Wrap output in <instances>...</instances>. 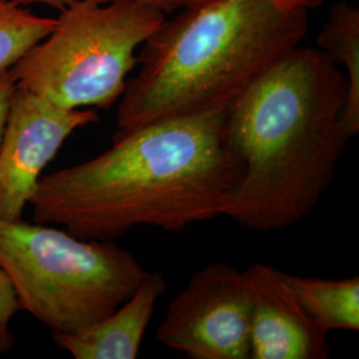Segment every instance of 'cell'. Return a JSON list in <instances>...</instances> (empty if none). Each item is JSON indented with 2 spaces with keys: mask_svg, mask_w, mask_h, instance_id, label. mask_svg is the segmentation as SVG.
<instances>
[{
  "mask_svg": "<svg viewBox=\"0 0 359 359\" xmlns=\"http://www.w3.org/2000/svg\"><path fill=\"white\" fill-rule=\"evenodd\" d=\"M226 109L158 120L114 135L95 158L39 181L34 219L84 240H115L135 226L181 231L225 215L241 175Z\"/></svg>",
  "mask_w": 359,
  "mask_h": 359,
  "instance_id": "obj_1",
  "label": "cell"
},
{
  "mask_svg": "<svg viewBox=\"0 0 359 359\" xmlns=\"http://www.w3.org/2000/svg\"><path fill=\"white\" fill-rule=\"evenodd\" d=\"M347 88L326 52L297 46L226 108L241 175L224 217L271 231L314 210L353 137L345 124Z\"/></svg>",
  "mask_w": 359,
  "mask_h": 359,
  "instance_id": "obj_2",
  "label": "cell"
},
{
  "mask_svg": "<svg viewBox=\"0 0 359 359\" xmlns=\"http://www.w3.org/2000/svg\"><path fill=\"white\" fill-rule=\"evenodd\" d=\"M309 11L285 0H194L142 44L120 97L116 133L225 111L308 32Z\"/></svg>",
  "mask_w": 359,
  "mask_h": 359,
  "instance_id": "obj_3",
  "label": "cell"
},
{
  "mask_svg": "<svg viewBox=\"0 0 359 359\" xmlns=\"http://www.w3.org/2000/svg\"><path fill=\"white\" fill-rule=\"evenodd\" d=\"M0 266L20 309L53 334L76 333L103 320L148 273L114 240H84L23 219H0Z\"/></svg>",
  "mask_w": 359,
  "mask_h": 359,
  "instance_id": "obj_4",
  "label": "cell"
},
{
  "mask_svg": "<svg viewBox=\"0 0 359 359\" xmlns=\"http://www.w3.org/2000/svg\"><path fill=\"white\" fill-rule=\"evenodd\" d=\"M165 20L140 0H74L57 25L10 68L16 87L67 109H108L123 96L137 48Z\"/></svg>",
  "mask_w": 359,
  "mask_h": 359,
  "instance_id": "obj_5",
  "label": "cell"
},
{
  "mask_svg": "<svg viewBox=\"0 0 359 359\" xmlns=\"http://www.w3.org/2000/svg\"><path fill=\"white\" fill-rule=\"evenodd\" d=\"M161 345L192 359H249L244 273L215 262L193 273L157 327Z\"/></svg>",
  "mask_w": 359,
  "mask_h": 359,
  "instance_id": "obj_6",
  "label": "cell"
},
{
  "mask_svg": "<svg viewBox=\"0 0 359 359\" xmlns=\"http://www.w3.org/2000/svg\"><path fill=\"white\" fill-rule=\"evenodd\" d=\"M97 120L95 109H67L15 87L0 142V219H22L65 140Z\"/></svg>",
  "mask_w": 359,
  "mask_h": 359,
  "instance_id": "obj_7",
  "label": "cell"
},
{
  "mask_svg": "<svg viewBox=\"0 0 359 359\" xmlns=\"http://www.w3.org/2000/svg\"><path fill=\"white\" fill-rule=\"evenodd\" d=\"M244 273L249 302V359H326L327 333L314 321L286 280L271 265Z\"/></svg>",
  "mask_w": 359,
  "mask_h": 359,
  "instance_id": "obj_8",
  "label": "cell"
},
{
  "mask_svg": "<svg viewBox=\"0 0 359 359\" xmlns=\"http://www.w3.org/2000/svg\"><path fill=\"white\" fill-rule=\"evenodd\" d=\"M167 281L158 271L147 273L140 286L115 311L76 333L53 334L57 346L75 359H135Z\"/></svg>",
  "mask_w": 359,
  "mask_h": 359,
  "instance_id": "obj_9",
  "label": "cell"
},
{
  "mask_svg": "<svg viewBox=\"0 0 359 359\" xmlns=\"http://www.w3.org/2000/svg\"><path fill=\"white\" fill-rule=\"evenodd\" d=\"M285 274L302 306L325 333L358 332V276L345 280H323Z\"/></svg>",
  "mask_w": 359,
  "mask_h": 359,
  "instance_id": "obj_10",
  "label": "cell"
},
{
  "mask_svg": "<svg viewBox=\"0 0 359 359\" xmlns=\"http://www.w3.org/2000/svg\"><path fill=\"white\" fill-rule=\"evenodd\" d=\"M317 43L334 62L346 68L345 124L351 136L359 132V8L345 1L332 7Z\"/></svg>",
  "mask_w": 359,
  "mask_h": 359,
  "instance_id": "obj_11",
  "label": "cell"
},
{
  "mask_svg": "<svg viewBox=\"0 0 359 359\" xmlns=\"http://www.w3.org/2000/svg\"><path fill=\"white\" fill-rule=\"evenodd\" d=\"M56 25L57 19L34 15L15 0H0V72L16 65Z\"/></svg>",
  "mask_w": 359,
  "mask_h": 359,
  "instance_id": "obj_12",
  "label": "cell"
},
{
  "mask_svg": "<svg viewBox=\"0 0 359 359\" xmlns=\"http://www.w3.org/2000/svg\"><path fill=\"white\" fill-rule=\"evenodd\" d=\"M20 310L13 283L6 270L0 266V354H8L15 346L11 321Z\"/></svg>",
  "mask_w": 359,
  "mask_h": 359,
  "instance_id": "obj_13",
  "label": "cell"
},
{
  "mask_svg": "<svg viewBox=\"0 0 359 359\" xmlns=\"http://www.w3.org/2000/svg\"><path fill=\"white\" fill-rule=\"evenodd\" d=\"M15 81L10 74V69L1 71L0 72V142L3 137V132L6 127L7 121V115L10 109V103L13 97V90H15Z\"/></svg>",
  "mask_w": 359,
  "mask_h": 359,
  "instance_id": "obj_14",
  "label": "cell"
},
{
  "mask_svg": "<svg viewBox=\"0 0 359 359\" xmlns=\"http://www.w3.org/2000/svg\"><path fill=\"white\" fill-rule=\"evenodd\" d=\"M99 3H108L112 0H96ZM140 1H145L148 4H152L154 7H157L158 10H161L163 13H173L181 10L187 6H189L194 0H140Z\"/></svg>",
  "mask_w": 359,
  "mask_h": 359,
  "instance_id": "obj_15",
  "label": "cell"
},
{
  "mask_svg": "<svg viewBox=\"0 0 359 359\" xmlns=\"http://www.w3.org/2000/svg\"><path fill=\"white\" fill-rule=\"evenodd\" d=\"M19 4H28V3H38V4H46L57 10H63L69 3H72L74 0H15Z\"/></svg>",
  "mask_w": 359,
  "mask_h": 359,
  "instance_id": "obj_16",
  "label": "cell"
},
{
  "mask_svg": "<svg viewBox=\"0 0 359 359\" xmlns=\"http://www.w3.org/2000/svg\"><path fill=\"white\" fill-rule=\"evenodd\" d=\"M286 3L294 6V7H299V8H305V10H313L320 7L323 4L326 0H285Z\"/></svg>",
  "mask_w": 359,
  "mask_h": 359,
  "instance_id": "obj_17",
  "label": "cell"
}]
</instances>
